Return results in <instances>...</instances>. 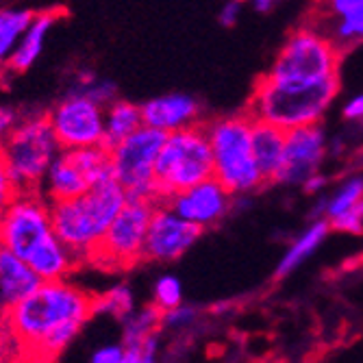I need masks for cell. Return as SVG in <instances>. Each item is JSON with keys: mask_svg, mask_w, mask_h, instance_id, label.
<instances>
[{"mask_svg": "<svg viewBox=\"0 0 363 363\" xmlns=\"http://www.w3.org/2000/svg\"><path fill=\"white\" fill-rule=\"evenodd\" d=\"M48 120L61 148L103 146L105 107L85 94L70 91L59 105H55V109H50Z\"/></svg>", "mask_w": 363, "mask_h": 363, "instance_id": "12", "label": "cell"}, {"mask_svg": "<svg viewBox=\"0 0 363 363\" xmlns=\"http://www.w3.org/2000/svg\"><path fill=\"white\" fill-rule=\"evenodd\" d=\"M18 120L20 118H18V113L13 109H7V107L0 109V144H3V140L9 135V130L16 126Z\"/></svg>", "mask_w": 363, "mask_h": 363, "instance_id": "36", "label": "cell"}, {"mask_svg": "<svg viewBox=\"0 0 363 363\" xmlns=\"http://www.w3.org/2000/svg\"><path fill=\"white\" fill-rule=\"evenodd\" d=\"M91 363H126L124 344H107L96 348L89 357Z\"/></svg>", "mask_w": 363, "mask_h": 363, "instance_id": "33", "label": "cell"}, {"mask_svg": "<svg viewBox=\"0 0 363 363\" xmlns=\"http://www.w3.org/2000/svg\"><path fill=\"white\" fill-rule=\"evenodd\" d=\"M342 113L350 122H361L363 120V91L350 98V101L344 105V111Z\"/></svg>", "mask_w": 363, "mask_h": 363, "instance_id": "35", "label": "cell"}, {"mask_svg": "<svg viewBox=\"0 0 363 363\" xmlns=\"http://www.w3.org/2000/svg\"><path fill=\"white\" fill-rule=\"evenodd\" d=\"M155 205V201H146V198H128L111 222L94 259L103 266L116 268L135 266L138 261L146 259V238Z\"/></svg>", "mask_w": 363, "mask_h": 363, "instance_id": "11", "label": "cell"}, {"mask_svg": "<svg viewBox=\"0 0 363 363\" xmlns=\"http://www.w3.org/2000/svg\"><path fill=\"white\" fill-rule=\"evenodd\" d=\"M126 201L128 194L118 179L103 181L77 198L50 201L52 228L63 244L74 252L79 263L94 259L111 222L122 211Z\"/></svg>", "mask_w": 363, "mask_h": 363, "instance_id": "2", "label": "cell"}, {"mask_svg": "<svg viewBox=\"0 0 363 363\" xmlns=\"http://www.w3.org/2000/svg\"><path fill=\"white\" fill-rule=\"evenodd\" d=\"M340 91V77L315 81H279L263 77L248 103V113L283 130L322 122Z\"/></svg>", "mask_w": 363, "mask_h": 363, "instance_id": "3", "label": "cell"}, {"mask_svg": "<svg viewBox=\"0 0 363 363\" xmlns=\"http://www.w3.org/2000/svg\"><path fill=\"white\" fill-rule=\"evenodd\" d=\"M33 18L35 13L30 9H0V65L9 63Z\"/></svg>", "mask_w": 363, "mask_h": 363, "instance_id": "23", "label": "cell"}, {"mask_svg": "<svg viewBox=\"0 0 363 363\" xmlns=\"http://www.w3.org/2000/svg\"><path fill=\"white\" fill-rule=\"evenodd\" d=\"M135 311V298L133 291L126 285H116L109 291H105L103 296H96L94 298V313H103L116 320H124L126 315H130Z\"/></svg>", "mask_w": 363, "mask_h": 363, "instance_id": "26", "label": "cell"}, {"mask_svg": "<svg viewBox=\"0 0 363 363\" xmlns=\"http://www.w3.org/2000/svg\"><path fill=\"white\" fill-rule=\"evenodd\" d=\"M331 228H333V226H331V222H328L326 218H315V220L303 230V233L287 246L285 255L281 257L279 266H277L274 277H277V279H283V277L291 274L296 268H301L303 263L322 246V242L326 240V235L331 233Z\"/></svg>", "mask_w": 363, "mask_h": 363, "instance_id": "20", "label": "cell"}, {"mask_svg": "<svg viewBox=\"0 0 363 363\" xmlns=\"http://www.w3.org/2000/svg\"><path fill=\"white\" fill-rule=\"evenodd\" d=\"M3 309H7V307H5V303H3V298H0V311H3Z\"/></svg>", "mask_w": 363, "mask_h": 363, "instance_id": "39", "label": "cell"}, {"mask_svg": "<svg viewBox=\"0 0 363 363\" xmlns=\"http://www.w3.org/2000/svg\"><path fill=\"white\" fill-rule=\"evenodd\" d=\"M144 126V113L142 105H133L128 101H113L109 107H105V148H116L120 142H124L128 135Z\"/></svg>", "mask_w": 363, "mask_h": 363, "instance_id": "22", "label": "cell"}, {"mask_svg": "<svg viewBox=\"0 0 363 363\" xmlns=\"http://www.w3.org/2000/svg\"><path fill=\"white\" fill-rule=\"evenodd\" d=\"M242 0H226V3L222 5L220 9V24L222 26H233L240 16H242Z\"/></svg>", "mask_w": 363, "mask_h": 363, "instance_id": "34", "label": "cell"}, {"mask_svg": "<svg viewBox=\"0 0 363 363\" xmlns=\"http://www.w3.org/2000/svg\"><path fill=\"white\" fill-rule=\"evenodd\" d=\"M285 133L287 130L272 122L252 118V152L266 183H274V177L283 163Z\"/></svg>", "mask_w": 363, "mask_h": 363, "instance_id": "19", "label": "cell"}, {"mask_svg": "<svg viewBox=\"0 0 363 363\" xmlns=\"http://www.w3.org/2000/svg\"><path fill=\"white\" fill-rule=\"evenodd\" d=\"M361 201H363V177H350L331 194V198H322L315 209V216L333 220L354 209Z\"/></svg>", "mask_w": 363, "mask_h": 363, "instance_id": "24", "label": "cell"}, {"mask_svg": "<svg viewBox=\"0 0 363 363\" xmlns=\"http://www.w3.org/2000/svg\"><path fill=\"white\" fill-rule=\"evenodd\" d=\"M163 311L157 305H146L142 309H135L130 315L122 320V344H135L144 340L146 335L155 333L161 328Z\"/></svg>", "mask_w": 363, "mask_h": 363, "instance_id": "25", "label": "cell"}, {"mask_svg": "<svg viewBox=\"0 0 363 363\" xmlns=\"http://www.w3.org/2000/svg\"><path fill=\"white\" fill-rule=\"evenodd\" d=\"M55 22H57V13H52V11L35 13V18H33V22L24 30L16 52L11 55V59L7 63L13 72H26L28 68H33V63L40 59V55L44 50L46 38L52 30Z\"/></svg>", "mask_w": 363, "mask_h": 363, "instance_id": "21", "label": "cell"}, {"mask_svg": "<svg viewBox=\"0 0 363 363\" xmlns=\"http://www.w3.org/2000/svg\"><path fill=\"white\" fill-rule=\"evenodd\" d=\"M216 177L213 152L205 124H191L166 135L157 161V203L177 191Z\"/></svg>", "mask_w": 363, "mask_h": 363, "instance_id": "5", "label": "cell"}, {"mask_svg": "<svg viewBox=\"0 0 363 363\" xmlns=\"http://www.w3.org/2000/svg\"><path fill=\"white\" fill-rule=\"evenodd\" d=\"M144 124L155 126L163 133H172L179 128H187L191 124H198L201 120V105L194 96L172 91L157 98H150L148 103L142 105Z\"/></svg>", "mask_w": 363, "mask_h": 363, "instance_id": "17", "label": "cell"}, {"mask_svg": "<svg viewBox=\"0 0 363 363\" xmlns=\"http://www.w3.org/2000/svg\"><path fill=\"white\" fill-rule=\"evenodd\" d=\"M198 320V309L196 307H187V305H177L168 311H163V320L161 326L172 328V331H183V328H189L194 322Z\"/></svg>", "mask_w": 363, "mask_h": 363, "instance_id": "30", "label": "cell"}, {"mask_svg": "<svg viewBox=\"0 0 363 363\" xmlns=\"http://www.w3.org/2000/svg\"><path fill=\"white\" fill-rule=\"evenodd\" d=\"M9 174L20 191L42 189V183L61 152V144L46 116L18 120L9 135L0 144Z\"/></svg>", "mask_w": 363, "mask_h": 363, "instance_id": "6", "label": "cell"}, {"mask_svg": "<svg viewBox=\"0 0 363 363\" xmlns=\"http://www.w3.org/2000/svg\"><path fill=\"white\" fill-rule=\"evenodd\" d=\"M22 344L13 331V326L5 315H0V361H11V359H22Z\"/></svg>", "mask_w": 363, "mask_h": 363, "instance_id": "29", "label": "cell"}, {"mask_svg": "<svg viewBox=\"0 0 363 363\" xmlns=\"http://www.w3.org/2000/svg\"><path fill=\"white\" fill-rule=\"evenodd\" d=\"M0 248H3V242H0Z\"/></svg>", "mask_w": 363, "mask_h": 363, "instance_id": "40", "label": "cell"}, {"mask_svg": "<svg viewBox=\"0 0 363 363\" xmlns=\"http://www.w3.org/2000/svg\"><path fill=\"white\" fill-rule=\"evenodd\" d=\"M328 144L322 124L296 126L285 133V150L283 163L274 177L279 185H301L320 172V166L326 157Z\"/></svg>", "mask_w": 363, "mask_h": 363, "instance_id": "13", "label": "cell"}, {"mask_svg": "<svg viewBox=\"0 0 363 363\" xmlns=\"http://www.w3.org/2000/svg\"><path fill=\"white\" fill-rule=\"evenodd\" d=\"M166 135L163 130L144 124L111 148L113 177L126 189L128 198H146L157 203V161Z\"/></svg>", "mask_w": 363, "mask_h": 363, "instance_id": "9", "label": "cell"}, {"mask_svg": "<svg viewBox=\"0 0 363 363\" xmlns=\"http://www.w3.org/2000/svg\"><path fill=\"white\" fill-rule=\"evenodd\" d=\"M42 277L28 266V261L9 248H0V298L5 307L20 303L42 285Z\"/></svg>", "mask_w": 363, "mask_h": 363, "instance_id": "18", "label": "cell"}, {"mask_svg": "<svg viewBox=\"0 0 363 363\" xmlns=\"http://www.w3.org/2000/svg\"><path fill=\"white\" fill-rule=\"evenodd\" d=\"M72 91L89 96L91 101H96L98 105H103V107H109L113 101H118V85L113 81H109V79L96 77L94 72H81L74 79Z\"/></svg>", "mask_w": 363, "mask_h": 363, "instance_id": "27", "label": "cell"}, {"mask_svg": "<svg viewBox=\"0 0 363 363\" xmlns=\"http://www.w3.org/2000/svg\"><path fill=\"white\" fill-rule=\"evenodd\" d=\"M181 218L209 228L222 222L233 211V194H230L216 177L196 183L183 191H177L166 201Z\"/></svg>", "mask_w": 363, "mask_h": 363, "instance_id": "15", "label": "cell"}, {"mask_svg": "<svg viewBox=\"0 0 363 363\" xmlns=\"http://www.w3.org/2000/svg\"><path fill=\"white\" fill-rule=\"evenodd\" d=\"M203 230V226L181 218L168 203H157L148 226L146 259L157 263H172L201 240Z\"/></svg>", "mask_w": 363, "mask_h": 363, "instance_id": "14", "label": "cell"}, {"mask_svg": "<svg viewBox=\"0 0 363 363\" xmlns=\"http://www.w3.org/2000/svg\"><path fill=\"white\" fill-rule=\"evenodd\" d=\"M52 233L50 201L40 189L18 191L9 207L0 213V242L22 259H28Z\"/></svg>", "mask_w": 363, "mask_h": 363, "instance_id": "10", "label": "cell"}, {"mask_svg": "<svg viewBox=\"0 0 363 363\" xmlns=\"http://www.w3.org/2000/svg\"><path fill=\"white\" fill-rule=\"evenodd\" d=\"M109 179H116L109 148H61L42 183V194L48 201H65V198H77Z\"/></svg>", "mask_w": 363, "mask_h": 363, "instance_id": "8", "label": "cell"}, {"mask_svg": "<svg viewBox=\"0 0 363 363\" xmlns=\"http://www.w3.org/2000/svg\"><path fill=\"white\" fill-rule=\"evenodd\" d=\"M342 52L315 26L296 28L279 50L266 77L279 81H315L335 77Z\"/></svg>", "mask_w": 363, "mask_h": 363, "instance_id": "7", "label": "cell"}, {"mask_svg": "<svg viewBox=\"0 0 363 363\" xmlns=\"http://www.w3.org/2000/svg\"><path fill=\"white\" fill-rule=\"evenodd\" d=\"M309 24L344 55L363 42V0H318Z\"/></svg>", "mask_w": 363, "mask_h": 363, "instance_id": "16", "label": "cell"}, {"mask_svg": "<svg viewBox=\"0 0 363 363\" xmlns=\"http://www.w3.org/2000/svg\"><path fill=\"white\" fill-rule=\"evenodd\" d=\"M183 303V287L181 281L174 274H163L155 281L152 287V305H157L161 311H168Z\"/></svg>", "mask_w": 363, "mask_h": 363, "instance_id": "28", "label": "cell"}, {"mask_svg": "<svg viewBox=\"0 0 363 363\" xmlns=\"http://www.w3.org/2000/svg\"><path fill=\"white\" fill-rule=\"evenodd\" d=\"M18 191L20 189L16 187L11 174H9L7 163H5V157H3V152H0V213L9 207V203L18 196Z\"/></svg>", "mask_w": 363, "mask_h": 363, "instance_id": "32", "label": "cell"}, {"mask_svg": "<svg viewBox=\"0 0 363 363\" xmlns=\"http://www.w3.org/2000/svg\"><path fill=\"white\" fill-rule=\"evenodd\" d=\"M303 189L311 196H320L324 189H326V177H322L320 172H315L313 177H309L305 183H303Z\"/></svg>", "mask_w": 363, "mask_h": 363, "instance_id": "37", "label": "cell"}, {"mask_svg": "<svg viewBox=\"0 0 363 363\" xmlns=\"http://www.w3.org/2000/svg\"><path fill=\"white\" fill-rule=\"evenodd\" d=\"M242 3H248V5H252L257 11H270V9L277 5V0H242Z\"/></svg>", "mask_w": 363, "mask_h": 363, "instance_id": "38", "label": "cell"}, {"mask_svg": "<svg viewBox=\"0 0 363 363\" xmlns=\"http://www.w3.org/2000/svg\"><path fill=\"white\" fill-rule=\"evenodd\" d=\"M328 222H331V226L335 230H342V233H350V235L363 233V213L359 211V205L354 209L333 218V220H328Z\"/></svg>", "mask_w": 363, "mask_h": 363, "instance_id": "31", "label": "cell"}, {"mask_svg": "<svg viewBox=\"0 0 363 363\" xmlns=\"http://www.w3.org/2000/svg\"><path fill=\"white\" fill-rule=\"evenodd\" d=\"M5 313L22 344L24 359L50 361L68 350L94 315V296L65 279L44 281Z\"/></svg>", "mask_w": 363, "mask_h": 363, "instance_id": "1", "label": "cell"}, {"mask_svg": "<svg viewBox=\"0 0 363 363\" xmlns=\"http://www.w3.org/2000/svg\"><path fill=\"white\" fill-rule=\"evenodd\" d=\"M205 126L213 152L216 179L230 194H252L266 185L252 152V116L248 111L211 120Z\"/></svg>", "mask_w": 363, "mask_h": 363, "instance_id": "4", "label": "cell"}]
</instances>
